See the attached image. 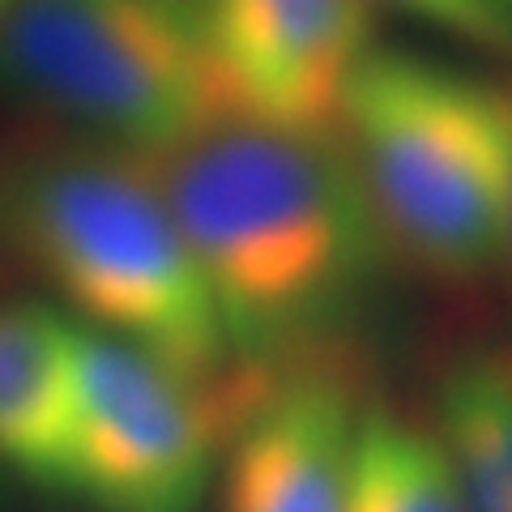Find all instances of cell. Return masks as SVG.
I'll return each mask as SVG.
<instances>
[{
    "label": "cell",
    "mask_w": 512,
    "mask_h": 512,
    "mask_svg": "<svg viewBox=\"0 0 512 512\" xmlns=\"http://www.w3.org/2000/svg\"><path fill=\"white\" fill-rule=\"evenodd\" d=\"M239 363L329 350L389 252L338 137L227 116L146 158Z\"/></svg>",
    "instance_id": "6da1fadb"
},
{
    "label": "cell",
    "mask_w": 512,
    "mask_h": 512,
    "mask_svg": "<svg viewBox=\"0 0 512 512\" xmlns=\"http://www.w3.org/2000/svg\"><path fill=\"white\" fill-rule=\"evenodd\" d=\"M0 244L90 329L192 376L239 363L141 154L73 133L0 141Z\"/></svg>",
    "instance_id": "7a4b0ae2"
},
{
    "label": "cell",
    "mask_w": 512,
    "mask_h": 512,
    "mask_svg": "<svg viewBox=\"0 0 512 512\" xmlns=\"http://www.w3.org/2000/svg\"><path fill=\"white\" fill-rule=\"evenodd\" d=\"M338 141L393 261L444 291H474L504 274L508 77L410 47H372L346 86Z\"/></svg>",
    "instance_id": "3957f363"
},
{
    "label": "cell",
    "mask_w": 512,
    "mask_h": 512,
    "mask_svg": "<svg viewBox=\"0 0 512 512\" xmlns=\"http://www.w3.org/2000/svg\"><path fill=\"white\" fill-rule=\"evenodd\" d=\"M0 90L141 158L235 116L214 52L154 0H0Z\"/></svg>",
    "instance_id": "277c9868"
},
{
    "label": "cell",
    "mask_w": 512,
    "mask_h": 512,
    "mask_svg": "<svg viewBox=\"0 0 512 512\" xmlns=\"http://www.w3.org/2000/svg\"><path fill=\"white\" fill-rule=\"evenodd\" d=\"M278 372L235 363L222 376H192L146 346L82 325L64 495L94 512H201L235 431Z\"/></svg>",
    "instance_id": "5b68a950"
},
{
    "label": "cell",
    "mask_w": 512,
    "mask_h": 512,
    "mask_svg": "<svg viewBox=\"0 0 512 512\" xmlns=\"http://www.w3.org/2000/svg\"><path fill=\"white\" fill-rule=\"evenodd\" d=\"M372 0H227L210 52L235 116L338 137L346 86L372 52Z\"/></svg>",
    "instance_id": "8992f818"
},
{
    "label": "cell",
    "mask_w": 512,
    "mask_h": 512,
    "mask_svg": "<svg viewBox=\"0 0 512 512\" xmlns=\"http://www.w3.org/2000/svg\"><path fill=\"white\" fill-rule=\"evenodd\" d=\"M363 406L333 350L286 363L231 440L222 512H350Z\"/></svg>",
    "instance_id": "52a82bcc"
},
{
    "label": "cell",
    "mask_w": 512,
    "mask_h": 512,
    "mask_svg": "<svg viewBox=\"0 0 512 512\" xmlns=\"http://www.w3.org/2000/svg\"><path fill=\"white\" fill-rule=\"evenodd\" d=\"M77 329L43 299L0 303V466L47 491L73 470Z\"/></svg>",
    "instance_id": "ba28073f"
},
{
    "label": "cell",
    "mask_w": 512,
    "mask_h": 512,
    "mask_svg": "<svg viewBox=\"0 0 512 512\" xmlns=\"http://www.w3.org/2000/svg\"><path fill=\"white\" fill-rule=\"evenodd\" d=\"M431 427L466 512H512V346L474 350L448 367Z\"/></svg>",
    "instance_id": "9c48e42d"
},
{
    "label": "cell",
    "mask_w": 512,
    "mask_h": 512,
    "mask_svg": "<svg viewBox=\"0 0 512 512\" xmlns=\"http://www.w3.org/2000/svg\"><path fill=\"white\" fill-rule=\"evenodd\" d=\"M350 512H466L436 427L367 402L350 448Z\"/></svg>",
    "instance_id": "30bf717a"
},
{
    "label": "cell",
    "mask_w": 512,
    "mask_h": 512,
    "mask_svg": "<svg viewBox=\"0 0 512 512\" xmlns=\"http://www.w3.org/2000/svg\"><path fill=\"white\" fill-rule=\"evenodd\" d=\"M372 5L414 18L478 52L512 60V13L504 0H372Z\"/></svg>",
    "instance_id": "8fae6325"
},
{
    "label": "cell",
    "mask_w": 512,
    "mask_h": 512,
    "mask_svg": "<svg viewBox=\"0 0 512 512\" xmlns=\"http://www.w3.org/2000/svg\"><path fill=\"white\" fill-rule=\"evenodd\" d=\"M163 13H171L175 22H180L192 39H201L205 47L214 43V30L222 22V9H227V0H154Z\"/></svg>",
    "instance_id": "7c38bea8"
},
{
    "label": "cell",
    "mask_w": 512,
    "mask_h": 512,
    "mask_svg": "<svg viewBox=\"0 0 512 512\" xmlns=\"http://www.w3.org/2000/svg\"><path fill=\"white\" fill-rule=\"evenodd\" d=\"M508 86H512V77H508ZM504 278L512 286V214H508V261H504Z\"/></svg>",
    "instance_id": "4fadbf2b"
},
{
    "label": "cell",
    "mask_w": 512,
    "mask_h": 512,
    "mask_svg": "<svg viewBox=\"0 0 512 512\" xmlns=\"http://www.w3.org/2000/svg\"><path fill=\"white\" fill-rule=\"evenodd\" d=\"M504 9H508V13H512V0H504Z\"/></svg>",
    "instance_id": "5bb4252c"
}]
</instances>
